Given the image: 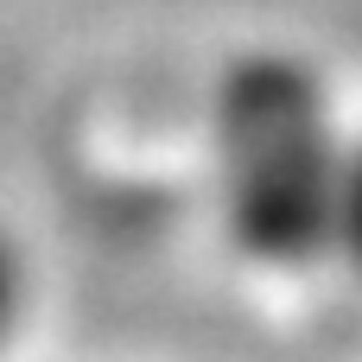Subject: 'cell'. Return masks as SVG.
I'll return each instance as SVG.
<instances>
[{
  "label": "cell",
  "mask_w": 362,
  "mask_h": 362,
  "mask_svg": "<svg viewBox=\"0 0 362 362\" xmlns=\"http://www.w3.org/2000/svg\"><path fill=\"white\" fill-rule=\"evenodd\" d=\"M337 267H350L362 280V134L350 140V165H344V204H337Z\"/></svg>",
  "instance_id": "2"
},
{
  "label": "cell",
  "mask_w": 362,
  "mask_h": 362,
  "mask_svg": "<svg viewBox=\"0 0 362 362\" xmlns=\"http://www.w3.org/2000/svg\"><path fill=\"white\" fill-rule=\"evenodd\" d=\"M25 293H32V274H25V255H19V242L6 235V223H0V350L13 344L19 318H25Z\"/></svg>",
  "instance_id": "3"
},
{
  "label": "cell",
  "mask_w": 362,
  "mask_h": 362,
  "mask_svg": "<svg viewBox=\"0 0 362 362\" xmlns=\"http://www.w3.org/2000/svg\"><path fill=\"white\" fill-rule=\"evenodd\" d=\"M350 140L325 76L293 51H248L216 76V210L242 261L286 274L331 261Z\"/></svg>",
  "instance_id": "1"
}]
</instances>
